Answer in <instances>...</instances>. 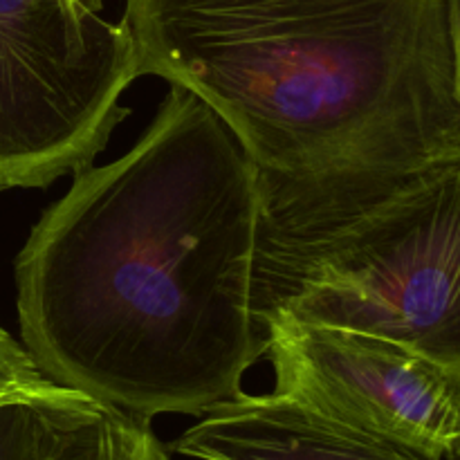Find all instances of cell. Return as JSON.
Segmentation results:
<instances>
[{"mask_svg": "<svg viewBox=\"0 0 460 460\" xmlns=\"http://www.w3.org/2000/svg\"><path fill=\"white\" fill-rule=\"evenodd\" d=\"M277 394L425 460L460 454V386L429 359L346 328L272 317Z\"/></svg>", "mask_w": 460, "mask_h": 460, "instance_id": "obj_5", "label": "cell"}, {"mask_svg": "<svg viewBox=\"0 0 460 460\" xmlns=\"http://www.w3.org/2000/svg\"><path fill=\"white\" fill-rule=\"evenodd\" d=\"M139 76L182 85L259 173L261 229L350 214L460 162L447 0H126Z\"/></svg>", "mask_w": 460, "mask_h": 460, "instance_id": "obj_2", "label": "cell"}, {"mask_svg": "<svg viewBox=\"0 0 460 460\" xmlns=\"http://www.w3.org/2000/svg\"><path fill=\"white\" fill-rule=\"evenodd\" d=\"M85 3H88V0H85Z\"/></svg>", "mask_w": 460, "mask_h": 460, "instance_id": "obj_13", "label": "cell"}, {"mask_svg": "<svg viewBox=\"0 0 460 460\" xmlns=\"http://www.w3.org/2000/svg\"><path fill=\"white\" fill-rule=\"evenodd\" d=\"M449 460H460V454H456V456H452Z\"/></svg>", "mask_w": 460, "mask_h": 460, "instance_id": "obj_12", "label": "cell"}, {"mask_svg": "<svg viewBox=\"0 0 460 460\" xmlns=\"http://www.w3.org/2000/svg\"><path fill=\"white\" fill-rule=\"evenodd\" d=\"M93 398L61 385L0 400V460H49Z\"/></svg>", "mask_w": 460, "mask_h": 460, "instance_id": "obj_7", "label": "cell"}, {"mask_svg": "<svg viewBox=\"0 0 460 460\" xmlns=\"http://www.w3.org/2000/svg\"><path fill=\"white\" fill-rule=\"evenodd\" d=\"M54 385L40 373L31 355L4 328H0V400L9 395L30 394Z\"/></svg>", "mask_w": 460, "mask_h": 460, "instance_id": "obj_9", "label": "cell"}, {"mask_svg": "<svg viewBox=\"0 0 460 460\" xmlns=\"http://www.w3.org/2000/svg\"><path fill=\"white\" fill-rule=\"evenodd\" d=\"M200 460H425L283 394L220 402L173 443Z\"/></svg>", "mask_w": 460, "mask_h": 460, "instance_id": "obj_6", "label": "cell"}, {"mask_svg": "<svg viewBox=\"0 0 460 460\" xmlns=\"http://www.w3.org/2000/svg\"><path fill=\"white\" fill-rule=\"evenodd\" d=\"M449 9V34H452L454 76H456V94L460 103V0H447Z\"/></svg>", "mask_w": 460, "mask_h": 460, "instance_id": "obj_10", "label": "cell"}, {"mask_svg": "<svg viewBox=\"0 0 460 460\" xmlns=\"http://www.w3.org/2000/svg\"><path fill=\"white\" fill-rule=\"evenodd\" d=\"M252 308L389 340L460 386V162L350 214L261 229Z\"/></svg>", "mask_w": 460, "mask_h": 460, "instance_id": "obj_3", "label": "cell"}, {"mask_svg": "<svg viewBox=\"0 0 460 460\" xmlns=\"http://www.w3.org/2000/svg\"><path fill=\"white\" fill-rule=\"evenodd\" d=\"M49 460H169L151 420L93 400Z\"/></svg>", "mask_w": 460, "mask_h": 460, "instance_id": "obj_8", "label": "cell"}, {"mask_svg": "<svg viewBox=\"0 0 460 460\" xmlns=\"http://www.w3.org/2000/svg\"><path fill=\"white\" fill-rule=\"evenodd\" d=\"M259 173L171 85L128 153L75 173L16 259L22 346L54 385L151 420L243 394L268 350L252 308Z\"/></svg>", "mask_w": 460, "mask_h": 460, "instance_id": "obj_1", "label": "cell"}, {"mask_svg": "<svg viewBox=\"0 0 460 460\" xmlns=\"http://www.w3.org/2000/svg\"><path fill=\"white\" fill-rule=\"evenodd\" d=\"M88 4H90V7H94V9H102L103 0H88Z\"/></svg>", "mask_w": 460, "mask_h": 460, "instance_id": "obj_11", "label": "cell"}, {"mask_svg": "<svg viewBox=\"0 0 460 460\" xmlns=\"http://www.w3.org/2000/svg\"><path fill=\"white\" fill-rule=\"evenodd\" d=\"M137 76L124 21L85 0H0V191L93 166Z\"/></svg>", "mask_w": 460, "mask_h": 460, "instance_id": "obj_4", "label": "cell"}]
</instances>
